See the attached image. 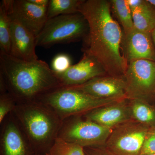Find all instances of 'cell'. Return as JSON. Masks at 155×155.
Segmentation results:
<instances>
[{"label": "cell", "instance_id": "6da1fadb", "mask_svg": "<svg viewBox=\"0 0 155 155\" xmlns=\"http://www.w3.org/2000/svg\"><path fill=\"white\" fill-rule=\"evenodd\" d=\"M79 13L88 22L89 30L82 51L95 58L107 75L124 78L128 62L124 50V34L107 0H83Z\"/></svg>", "mask_w": 155, "mask_h": 155}, {"label": "cell", "instance_id": "7a4b0ae2", "mask_svg": "<svg viewBox=\"0 0 155 155\" xmlns=\"http://www.w3.org/2000/svg\"><path fill=\"white\" fill-rule=\"evenodd\" d=\"M0 84L17 104L37 101L63 87L57 73L42 60L27 61L0 52Z\"/></svg>", "mask_w": 155, "mask_h": 155}, {"label": "cell", "instance_id": "3957f363", "mask_svg": "<svg viewBox=\"0 0 155 155\" xmlns=\"http://www.w3.org/2000/svg\"><path fill=\"white\" fill-rule=\"evenodd\" d=\"M12 113L35 153L45 155L58 137L63 121L38 101L17 104Z\"/></svg>", "mask_w": 155, "mask_h": 155}, {"label": "cell", "instance_id": "277c9868", "mask_svg": "<svg viewBox=\"0 0 155 155\" xmlns=\"http://www.w3.org/2000/svg\"><path fill=\"white\" fill-rule=\"evenodd\" d=\"M122 100L98 98L76 89L63 87L37 101L48 107L63 121Z\"/></svg>", "mask_w": 155, "mask_h": 155}, {"label": "cell", "instance_id": "5b68a950", "mask_svg": "<svg viewBox=\"0 0 155 155\" xmlns=\"http://www.w3.org/2000/svg\"><path fill=\"white\" fill-rule=\"evenodd\" d=\"M88 30V22L80 13L54 17L48 19L37 36V46L48 48L83 40Z\"/></svg>", "mask_w": 155, "mask_h": 155}, {"label": "cell", "instance_id": "8992f818", "mask_svg": "<svg viewBox=\"0 0 155 155\" xmlns=\"http://www.w3.org/2000/svg\"><path fill=\"white\" fill-rule=\"evenodd\" d=\"M113 130L82 116H75L63 121L58 137L83 148L105 147Z\"/></svg>", "mask_w": 155, "mask_h": 155}, {"label": "cell", "instance_id": "52a82bcc", "mask_svg": "<svg viewBox=\"0 0 155 155\" xmlns=\"http://www.w3.org/2000/svg\"><path fill=\"white\" fill-rule=\"evenodd\" d=\"M149 127L128 121L114 128L105 147L116 155H140Z\"/></svg>", "mask_w": 155, "mask_h": 155}, {"label": "cell", "instance_id": "ba28073f", "mask_svg": "<svg viewBox=\"0 0 155 155\" xmlns=\"http://www.w3.org/2000/svg\"><path fill=\"white\" fill-rule=\"evenodd\" d=\"M126 97L145 100L155 94V61L138 60L128 63L124 76Z\"/></svg>", "mask_w": 155, "mask_h": 155}, {"label": "cell", "instance_id": "9c48e42d", "mask_svg": "<svg viewBox=\"0 0 155 155\" xmlns=\"http://www.w3.org/2000/svg\"><path fill=\"white\" fill-rule=\"evenodd\" d=\"M35 154L12 112L1 124L0 155H34Z\"/></svg>", "mask_w": 155, "mask_h": 155}, {"label": "cell", "instance_id": "30bf717a", "mask_svg": "<svg viewBox=\"0 0 155 155\" xmlns=\"http://www.w3.org/2000/svg\"><path fill=\"white\" fill-rule=\"evenodd\" d=\"M9 14L36 36L48 20L47 8L35 5L29 0H4Z\"/></svg>", "mask_w": 155, "mask_h": 155}, {"label": "cell", "instance_id": "8fae6325", "mask_svg": "<svg viewBox=\"0 0 155 155\" xmlns=\"http://www.w3.org/2000/svg\"><path fill=\"white\" fill-rule=\"evenodd\" d=\"M81 91L103 99H126V84L125 78L106 75L93 78L76 86H66Z\"/></svg>", "mask_w": 155, "mask_h": 155}, {"label": "cell", "instance_id": "7c38bea8", "mask_svg": "<svg viewBox=\"0 0 155 155\" xmlns=\"http://www.w3.org/2000/svg\"><path fill=\"white\" fill-rule=\"evenodd\" d=\"M57 74L63 87L81 85L95 78L107 75L99 62L86 53L77 64L64 73Z\"/></svg>", "mask_w": 155, "mask_h": 155}, {"label": "cell", "instance_id": "4fadbf2b", "mask_svg": "<svg viewBox=\"0 0 155 155\" xmlns=\"http://www.w3.org/2000/svg\"><path fill=\"white\" fill-rule=\"evenodd\" d=\"M9 15L11 22L10 55L23 61L38 60L35 52L36 36L17 19Z\"/></svg>", "mask_w": 155, "mask_h": 155}, {"label": "cell", "instance_id": "5bb4252c", "mask_svg": "<svg viewBox=\"0 0 155 155\" xmlns=\"http://www.w3.org/2000/svg\"><path fill=\"white\" fill-rule=\"evenodd\" d=\"M124 45L128 63L138 60L155 61V48L151 33L134 28L124 35Z\"/></svg>", "mask_w": 155, "mask_h": 155}, {"label": "cell", "instance_id": "9a60e30c", "mask_svg": "<svg viewBox=\"0 0 155 155\" xmlns=\"http://www.w3.org/2000/svg\"><path fill=\"white\" fill-rule=\"evenodd\" d=\"M125 100L97 108L82 116L87 120L114 129L129 121L131 116L130 108L126 106Z\"/></svg>", "mask_w": 155, "mask_h": 155}, {"label": "cell", "instance_id": "2e32d148", "mask_svg": "<svg viewBox=\"0 0 155 155\" xmlns=\"http://www.w3.org/2000/svg\"><path fill=\"white\" fill-rule=\"evenodd\" d=\"M134 28L151 33L155 27V8L148 0H127Z\"/></svg>", "mask_w": 155, "mask_h": 155}, {"label": "cell", "instance_id": "e0dca14e", "mask_svg": "<svg viewBox=\"0 0 155 155\" xmlns=\"http://www.w3.org/2000/svg\"><path fill=\"white\" fill-rule=\"evenodd\" d=\"M111 11L122 26L124 35L134 28L131 9L127 0H110Z\"/></svg>", "mask_w": 155, "mask_h": 155}, {"label": "cell", "instance_id": "ac0fdd59", "mask_svg": "<svg viewBox=\"0 0 155 155\" xmlns=\"http://www.w3.org/2000/svg\"><path fill=\"white\" fill-rule=\"evenodd\" d=\"M130 107L131 116L136 122L149 126L155 125V109L145 100H131Z\"/></svg>", "mask_w": 155, "mask_h": 155}, {"label": "cell", "instance_id": "d6986e66", "mask_svg": "<svg viewBox=\"0 0 155 155\" xmlns=\"http://www.w3.org/2000/svg\"><path fill=\"white\" fill-rule=\"evenodd\" d=\"M0 48L1 52L11 54V18L4 0L0 3Z\"/></svg>", "mask_w": 155, "mask_h": 155}, {"label": "cell", "instance_id": "ffe728a7", "mask_svg": "<svg viewBox=\"0 0 155 155\" xmlns=\"http://www.w3.org/2000/svg\"><path fill=\"white\" fill-rule=\"evenodd\" d=\"M83 0H49L47 8L48 19L64 15L79 13Z\"/></svg>", "mask_w": 155, "mask_h": 155}, {"label": "cell", "instance_id": "44dd1931", "mask_svg": "<svg viewBox=\"0 0 155 155\" xmlns=\"http://www.w3.org/2000/svg\"><path fill=\"white\" fill-rule=\"evenodd\" d=\"M45 155H85L83 147L58 138Z\"/></svg>", "mask_w": 155, "mask_h": 155}, {"label": "cell", "instance_id": "7402d4cb", "mask_svg": "<svg viewBox=\"0 0 155 155\" xmlns=\"http://www.w3.org/2000/svg\"><path fill=\"white\" fill-rule=\"evenodd\" d=\"M17 104L15 100L8 91L0 93V124L13 112Z\"/></svg>", "mask_w": 155, "mask_h": 155}, {"label": "cell", "instance_id": "603a6c76", "mask_svg": "<svg viewBox=\"0 0 155 155\" xmlns=\"http://www.w3.org/2000/svg\"><path fill=\"white\" fill-rule=\"evenodd\" d=\"M72 65L71 58L68 55L60 54L53 59L51 69L57 74H61L67 71Z\"/></svg>", "mask_w": 155, "mask_h": 155}, {"label": "cell", "instance_id": "cb8c5ba5", "mask_svg": "<svg viewBox=\"0 0 155 155\" xmlns=\"http://www.w3.org/2000/svg\"><path fill=\"white\" fill-rule=\"evenodd\" d=\"M140 154H155V135H149L146 139Z\"/></svg>", "mask_w": 155, "mask_h": 155}, {"label": "cell", "instance_id": "d4e9b609", "mask_svg": "<svg viewBox=\"0 0 155 155\" xmlns=\"http://www.w3.org/2000/svg\"><path fill=\"white\" fill-rule=\"evenodd\" d=\"M84 149L85 155H116L105 147H87Z\"/></svg>", "mask_w": 155, "mask_h": 155}, {"label": "cell", "instance_id": "484cf974", "mask_svg": "<svg viewBox=\"0 0 155 155\" xmlns=\"http://www.w3.org/2000/svg\"><path fill=\"white\" fill-rule=\"evenodd\" d=\"M31 3L41 7H47L48 5L49 0H29Z\"/></svg>", "mask_w": 155, "mask_h": 155}, {"label": "cell", "instance_id": "4316f807", "mask_svg": "<svg viewBox=\"0 0 155 155\" xmlns=\"http://www.w3.org/2000/svg\"><path fill=\"white\" fill-rule=\"evenodd\" d=\"M153 42L155 48V27L154 28L153 30L151 32Z\"/></svg>", "mask_w": 155, "mask_h": 155}, {"label": "cell", "instance_id": "83f0119b", "mask_svg": "<svg viewBox=\"0 0 155 155\" xmlns=\"http://www.w3.org/2000/svg\"><path fill=\"white\" fill-rule=\"evenodd\" d=\"M148 1L155 8V0H148Z\"/></svg>", "mask_w": 155, "mask_h": 155}, {"label": "cell", "instance_id": "f1b7e54d", "mask_svg": "<svg viewBox=\"0 0 155 155\" xmlns=\"http://www.w3.org/2000/svg\"><path fill=\"white\" fill-rule=\"evenodd\" d=\"M140 155H155V154H140Z\"/></svg>", "mask_w": 155, "mask_h": 155}, {"label": "cell", "instance_id": "f546056e", "mask_svg": "<svg viewBox=\"0 0 155 155\" xmlns=\"http://www.w3.org/2000/svg\"><path fill=\"white\" fill-rule=\"evenodd\" d=\"M34 155H42L37 154H35Z\"/></svg>", "mask_w": 155, "mask_h": 155}, {"label": "cell", "instance_id": "4dcf8cb0", "mask_svg": "<svg viewBox=\"0 0 155 155\" xmlns=\"http://www.w3.org/2000/svg\"></svg>", "mask_w": 155, "mask_h": 155}]
</instances>
